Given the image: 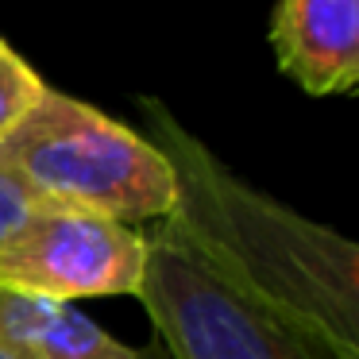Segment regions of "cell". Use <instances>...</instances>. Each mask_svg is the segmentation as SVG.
I'll return each instance as SVG.
<instances>
[{
	"label": "cell",
	"instance_id": "cell-9",
	"mask_svg": "<svg viewBox=\"0 0 359 359\" xmlns=\"http://www.w3.org/2000/svg\"><path fill=\"white\" fill-rule=\"evenodd\" d=\"M0 359H16V355H12V351L4 348V344H0Z\"/></svg>",
	"mask_w": 359,
	"mask_h": 359
},
{
	"label": "cell",
	"instance_id": "cell-7",
	"mask_svg": "<svg viewBox=\"0 0 359 359\" xmlns=\"http://www.w3.org/2000/svg\"><path fill=\"white\" fill-rule=\"evenodd\" d=\"M43 89L47 81L0 39V135L12 132L27 116V109L43 97Z\"/></svg>",
	"mask_w": 359,
	"mask_h": 359
},
{
	"label": "cell",
	"instance_id": "cell-5",
	"mask_svg": "<svg viewBox=\"0 0 359 359\" xmlns=\"http://www.w3.org/2000/svg\"><path fill=\"white\" fill-rule=\"evenodd\" d=\"M271 47L309 97H340L359 81V0H282Z\"/></svg>",
	"mask_w": 359,
	"mask_h": 359
},
{
	"label": "cell",
	"instance_id": "cell-2",
	"mask_svg": "<svg viewBox=\"0 0 359 359\" xmlns=\"http://www.w3.org/2000/svg\"><path fill=\"white\" fill-rule=\"evenodd\" d=\"M0 174L32 205L93 212L128 228L158 224L178 197L170 163L147 135L50 86L0 135Z\"/></svg>",
	"mask_w": 359,
	"mask_h": 359
},
{
	"label": "cell",
	"instance_id": "cell-6",
	"mask_svg": "<svg viewBox=\"0 0 359 359\" xmlns=\"http://www.w3.org/2000/svg\"><path fill=\"white\" fill-rule=\"evenodd\" d=\"M0 344L16 359H147L109 336L78 305L0 286Z\"/></svg>",
	"mask_w": 359,
	"mask_h": 359
},
{
	"label": "cell",
	"instance_id": "cell-3",
	"mask_svg": "<svg viewBox=\"0 0 359 359\" xmlns=\"http://www.w3.org/2000/svg\"><path fill=\"white\" fill-rule=\"evenodd\" d=\"M135 297L170 359H344L320 336L236 294L163 224L147 236Z\"/></svg>",
	"mask_w": 359,
	"mask_h": 359
},
{
	"label": "cell",
	"instance_id": "cell-1",
	"mask_svg": "<svg viewBox=\"0 0 359 359\" xmlns=\"http://www.w3.org/2000/svg\"><path fill=\"white\" fill-rule=\"evenodd\" d=\"M147 140L170 163L178 197L158 224L217 278L263 309L359 359V248L232 174L155 97L140 101Z\"/></svg>",
	"mask_w": 359,
	"mask_h": 359
},
{
	"label": "cell",
	"instance_id": "cell-4",
	"mask_svg": "<svg viewBox=\"0 0 359 359\" xmlns=\"http://www.w3.org/2000/svg\"><path fill=\"white\" fill-rule=\"evenodd\" d=\"M147 236L116 220L32 205L0 240V286L50 302L140 294Z\"/></svg>",
	"mask_w": 359,
	"mask_h": 359
},
{
	"label": "cell",
	"instance_id": "cell-8",
	"mask_svg": "<svg viewBox=\"0 0 359 359\" xmlns=\"http://www.w3.org/2000/svg\"><path fill=\"white\" fill-rule=\"evenodd\" d=\"M27 209H32V201H27V197L20 194L12 182L0 174V240H4V236H8L12 228L20 224V220H24Z\"/></svg>",
	"mask_w": 359,
	"mask_h": 359
}]
</instances>
